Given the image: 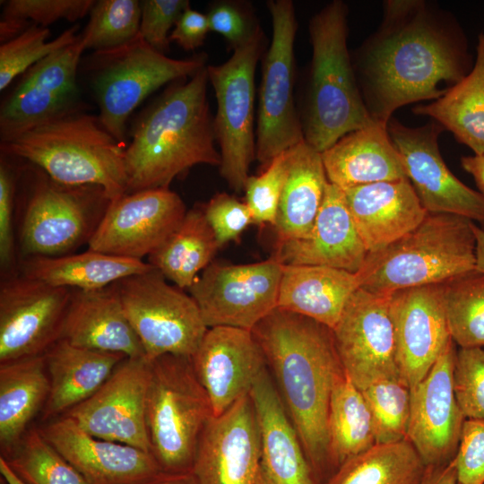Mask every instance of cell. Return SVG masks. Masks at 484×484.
I'll list each match as a JSON object with an SVG mask.
<instances>
[{
  "label": "cell",
  "mask_w": 484,
  "mask_h": 484,
  "mask_svg": "<svg viewBox=\"0 0 484 484\" xmlns=\"http://www.w3.org/2000/svg\"><path fill=\"white\" fill-rule=\"evenodd\" d=\"M101 125L125 143L126 123L135 108L168 83L191 78L206 66V55L175 59L151 48L139 33L115 48L94 51L88 60Z\"/></svg>",
  "instance_id": "obj_9"
},
{
  "label": "cell",
  "mask_w": 484,
  "mask_h": 484,
  "mask_svg": "<svg viewBox=\"0 0 484 484\" xmlns=\"http://www.w3.org/2000/svg\"><path fill=\"white\" fill-rule=\"evenodd\" d=\"M282 266L273 255L246 264L212 261L188 290L208 328L252 331L277 308Z\"/></svg>",
  "instance_id": "obj_13"
},
{
  "label": "cell",
  "mask_w": 484,
  "mask_h": 484,
  "mask_svg": "<svg viewBox=\"0 0 484 484\" xmlns=\"http://www.w3.org/2000/svg\"><path fill=\"white\" fill-rule=\"evenodd\" d=\"M454 387L464 418L484 421V349L457 350Z\"/></svg>",
  "instance_id": "obj_46"
},
{
  "label": "cell",
  "mask_w": 484,
  "mask_h": 484,
  "mask_svg": "<svg viewBox=\"0 0 484 484\" xmlns=\"http://www.w3.org/2000/svg\"><path fill=\"white\" fill-rule=\"evenodd\" d=\"M49 389L44 354L0 363V456L16 447L42 412Z\"/></svg>",
  "instance_id": "obj_33"
},
{
  "label": "cell",
  "mask_w": 484,
  "mask_h": 484,
  "mask_svg": "<svg viewBox=\"0 0 484 484\" xmlns=\"http://www.w3.org/2000/svg\"><path fill=\"white\" fill-rule=\"evenodd\" d=\"M138 484H198L192 471L183 473L160 472Z\"/></svg>",
  "instance_id": "obj_55"
},
{
  "label": "cell",
  "mask_w": 484,
  "mask_h": 484,
  "mask_svg": "<svg viewBox=\"0 0 484 484\" xmlns=\"http://www.w3.org/2000/svg\"><path fill=\"white\" fill-rule=\"evenodd\" d=\"M365 107L387 125L400 108L435 100L474 65L457 18L426 0H386L376 30L351 54Z\"/></svg>",
  "instance_id": "obj_1"
},
{
  "label": "cell",
  "mask_w": 484,
  "mask_h": 484,
  "mask_svg": "<svg viewBox=\"0 0 484 484\" xmlns=\"http://www.w3.org/2000/svg\"><path fill=\"white\" fill-rule=\"evenodd\" d=\"M186 212L182 198L169 188L125 194L110 202L88 248L143 260L177 229Z\"/></svg>",
  "instance_id": "obj_17"
},
{
  "label": "cell",
  "mask_w": 484,
  "mask_h": 484,
  "mask_svg": "<svg viewBox=\"0 0 484 484\" xmlns=\"http://www.w3.org/2000/svg\"><path fill=\"white\" fill-rule=\"evenodd\" d=\"M191 360L215 417L248 395L266 367L252 331L230 326L208 328Z\"/></svg>",
  "instance_id": "obj_23"
},
{
  "label": "cell",
  "mask_w": 484,
  "mask_h": 484,
  "mask_svg": "<svg viewBox=\"0 0 484 484\" xmlns=\"http://www.w3.org/2000/svg\"><path fill=\"white\" fill-rule=\"evenodd\" d=\"M329 183L341 189L408 178L387 125L352 131L321 152Z\"/></svg>",
  "instance_id": "obj_29"
},
{
  "label": "cell",
  "mask_w": 484,
  "mask_h": 484,
  "mask_svg": "<svg viewBox=\"0 0 484 484\" xmlns=\"http://www.w3.org/2000/svg\"><path fill=\"white\" fill-rule=\"evenodd\" d=\"M219 249L202 206H195L147 262L174 285L188 290Z\"/></svg>",
  "instance_id": "obj_36"
},
{
  "label": "cell",
  "mask_w": 484,
  "mask_h": 484,
  "mask_svg": "<svg viewBox=\"0 0 484 484\" xmlns=\"http://www.w3.org/2000/svg\"><path fill=\"white\" fill-rule=\"evenodd\" d=\"M210 27L206 14L191 7L179 17L169 35V41L177 43L186 51L203 45Z\"/></svg>",
  "instance_id": "obj_52"
},
{
  "label": "cell",
  "mask_w": 484,
  "mask_h": 484,
  "mask_svg": "<svg viewBox=\"0 0 484 484\" xmlns=\"http://www.w3.org/2000/svg\"><path fill=\"white\" fill-rule=\"evenodd\" d=\"M125 145L98 117L74 110L1 143L2 154L40 169L68 186H99L110 201L126 194Z\"/></svg>",
  "instance_id": "obj_5"
},
{
  "label": "cell",
  "mask_w": 484,
  "mask_h": 484,
  "mask_svg": "<svg viewBox=\"0 0 484 484\" xmlns=\"http://www.w3.org/2000/svg\"><path fill=\"white\" fill-rule=\"evenodd\" d=\"M476 238V270L484 273V229L474 223Z\"/></svg>",
  "instance_id": "obj_56"
},
{
  "label": "cell",
  "mask_w": 484,
  "mask_h": 484,
  "mask_svg": "<svg viewBox=\"0 0 484 484\" xmlns=\"http://www.w3.org/2000/svg\"><path fill=\"white\" fill-rule=\"evenodd\" d=\"M0 474L7 484H26L10 468L6 461L0 456Z\"/></svg>",
  "instance_id": "obj_57"
},
{
  "label": "cell",
  "mask_w": 484,
  "mask_h": 484,
  "mask_svg": "<svg viewBox=\"0 0 484 484\" xmlns=\"http://www.w3.org/2000/svg\"><path fill=\"white\" fill-rule=\"evenodd\" d=\"M389 308L400 376L411 389L427 376L452 339L443 284L394 291L389 294Z\"/></svg>",
  "instance_id": "obj_22"
},
{
  "label": "cell",
  "mask_w": 484,
  "mask_h": 484,
  "mask_svg": "<svg viewBox=\"0 0 484 484\" xmlns=\"http://www.w3.org/2000/svg\"><path fill=\"white\" fill-rule=\"evenodd\" d=\"M462 169L475 180L479 192L484 196V154L463 156L461 158Z\"/></svg>",
  "instance_id": "obj_54"
},
{
  "label": "cell",
  "mask_w": 484,
  "mask_h": 484,
  "mask_svg": "<svg viewBox=\"0 0 484 484\" xmlns=\"http://www.w3.org/2000/svg\"><path fill=\"white\" fill-rule=\"evenodd\" d=\"M450 336L460 348L484 347V273L477 270L443 283Z\"/></svg>",
  "instance_id": "obj_39"
},
{
  "label": "cell",
  "mask_w": 484,
  "mask_h": 484,
  "mask_svg": "<svg viewBox=\"0 0 484 484\" xmlns=\"http://www.w3.org/2000/svg\"><path fill=\"white\" fill-rule=\"evenodd\" d=\"M149 377L145 357L125 358L93 395L63 416L93 436L150 453L145 426Z\"/></svg>",
  "instance_id": "obj_19"
},
{
  "label": "cell",
  "mask_w": 484,
  "mask_h": 484,
  "mask_svg": "<svg viewBox=\"0 0 484 484\" xmlns=\"http://www.w3.org/2000/svg\"><path fill=\"white\" fill-rule=\"evenodd\" d=\"M249 396L260 434L263 484H318L267 367Z\"/></svg>",
  "instance_id": "obj_26"
},
{
  "label": "cell",
  "mask_w": 484,
  "mask_h": 484,
  "mask_svg": "<svg viewBox=\"0 0 484 484\" xmlns=\"http://www.w3.org/2000/svg\"><path fill=\"white\" fill-rule=\"evenodd\" d=\"M342 191L368 254L380 251L402 238L428 214L408 178Z\"/></svg>",
  "instance_id": "obj_27"
},
{
  "label": "cell",
  "mask_w": 484,
  "mask_h": 484,
  "mask_svg": "<svg viewBox=\"0 0 484 484\" xmlns=\"http://www.w3.org/2000/svg\"><path fill=\"white\" fill-rule=\"evenodd\" d=\"M143 260L115 256L89 249L60 256H29L18 263V272L53 287L98 290L132 274L149 271Z\"/></svg>",
  "instance_id": "obj_34"
},
{
  "label": "cell",
  "mask_w": 484,
  "mask_h": 484,
  "mask_svg": "<svg viewBox=\"0 0 484 484\" xmlns=\"http://www.w3.org/2000/svg\"><path fill=\"white\" fill-rule=\"evenodd\" d=\"M372 417L376 445L407 438L411 389L400 377L372 382L360 390Z\"/></svg>",
  "instance_id": "obj_41"
},
{
  "label": "cell",
  "mask_w": 484,
  "mask_h": 484,
  "mask_svg": "<svg viewBox=\"0 0 484 484\" xmlns=\"http://www.w3.org/2000/svg\"><path fill=\"white\" fill-rule=\"evenodd\" d=\"M358 289L357 272L320 265H283L277 307L333 329Z\"/></svg>",
  "instance_id": "obj_31"
},
{
  "label": "cell",
  "mask_w": 484,
  "mask_h": 484,
  "mask_svg": "<svg viewBox=\"0 0 484 484\" xmlns=\"http://www.w3.org/2000/svg\"><path fill=\"white\" fill-rule=\"evenodd\" d=\"M0 484H7V482L5 481V480L2 476L0 478Z\"/></svg>",
  "instance_id": "obj_58"
},
{
  "label": "cell",
  "mask_w": 484,
  "mask_h": 484,
  "mask_svg": "<svg viewBox=\"0 0 484 484\" xmlns=\"http://www.w3.org/2000/svg\"><path fill=\"white\" fill-rule=\"evenodd\" d=\"M290 149L277 155L258 176L246 179L245 203L248 206L254 224L273 226L284 186Z\"/></svg>",
  "instance_id": "obj_45"
},
{
  "label": "cell",
  "mask_w": 484,
  "mask_h": 484,
  "mask_svg": "<svg viewBox=\"0 0 484 484\" xmlns=\"http://www.w3.org/2000/svg\"><path fill=\"white\" fill-rule=\"evenodd\" d=\"M208 84L206 65L170 83L135 119L125 150L126 194L169 188L196 165L220 167Z\"/></svg>",
  "instance_id": "obj_3"
},
{
  "label": "cell",
  "mask_w": 484,
  "mask_h": 484,
  "mask_svg": "<svg viewBox=\"0 0 484 484\" xmlns=\"http://www.w3.org/2000/svg\"><path fill=\"white\" fill-rule=\"evenodd\" d=\"M252 333L276 379L281 398L318 482L333 467L328 413L342 372L333 331L307 316L275 308Z\"/></svg>",
  "instance_id": "obj_2"
},
{
  "label": "cell",
  "mask_w": 484,
  "mask_h": 484,
  "mask_svg": "<svg viewBox=\"0 0 484 484\" xmlns=\"http://www.w3.org/2000/svg\"><path fill=\"white\" fill-rule=\"evenodd\" d=\"M329 184L321 153L305 141L290 149L273 229L276 243L309 236Z\"/></svg>",
  "instance_id": "obj_32"
},
{
  "label": "cell",
  "mask_w": 484,
  "mask_h": 484,
  "mask_svg": "<svg viewBox=\"0 0 484 484\" xmlns=\"http://www.w3.org/2000/svg\"><path fill=\"white\" fill-rule=\"evenodd\" d=\"M266 42L264 30L217 65H207L217 103L213 130L220 146V174L236 192L244 190L255 159V75Z\"/></svg>",
  "instance_id": "obj_11"
},
{
  "label": "cell",
  "mask_w": 484,
  "mask_h": 484,
  "mask_svg": "<svg viewBox=\"0 0 484 484\" xmlns=\"http://www.w3.org/2000/svg\"><path fill=\"white\" fill-rule=\"evenodd\" d=\"M427 466L406 438L375 445L344 462L325 484H420Z\"/></svg>",
  "instance_id": "obj_38"
},
{
  "label": "cell",
  "mask_w": 484,
  "mask_h": 484,
  "mask_svg": "<svg viewBox=\"0 0 484 484\" xmlns=\"http://www.w3.org/2000/svg\"><path fill=\"white\" fill-rule=\"evenodd\" d=\"M345 374L359 389L400 377L389 295L358 289L332 329Z\"/></svg>",
  "instance_id": "obj_16"
},
{
  "label": "cell",
  "mask_w": 484,
  "mask_h": 484,
  "mask_svg": "<svg viewBox=\"0 0 484 484\" xmlns=\"http://www.w3.org/2000/svg\"><path fill=\"white\" fill-rule=\"evenodd\" d=\"M282 265H320L358 272L368 255L342 189L328 184L314 227L306 238L276 243Z\"/></svg>",
  "instance_id": "obj_25"
},
{
  "label": "cell",
  "mask_w": 484,
  "mask_h": 484,
  "mask_svg": "<svg viewBox=\"0 0 484 484\" xmlns=\"http://www.w3.org/2000/svg\"><path fill=\"white\" fill-rule=\"evenodd\" d=\"M192 472L198 484H263L260 434L249 394L209 419Z\"/></svg>",
  "instance_id": "obj_21"
},
{
  "label": "cell",
  "mask_w": 484,
  "mask_h": 484,
  "mask_svg": "<svg viewBox=\"0 0 484 484\" xmlns=\"http://www.w3.org/2000/svg\"><path fill=\"white\" fill-rule=\"evenodd\" d=\"M189 7L188 0L141 1V36L155 50L166 54L170 43V30Z\"/></svg>",
  "instance_id": "obj_50"
},
{
  "label": "cell",
  "mask_w": 484,
  "mask_h": 484,
  "mask_svg": "<svg viewBox=\"0 0 484 484\" xmlns=\"http://www.w3.org/2000/svg\"><path fill=\"white\" fill-rule=\"evenodd\" d=\"M93 0H9L0 19V40L4 43L31 25L48 28L59 20L75 22L88 15Z\"/></svg>",
  "instance_id": "obj_44"
},
{
  "label": "cell",
  "mask_w": 484,
  "mask_h": 484,
  "mask_svg": "<svg viewBox=\"0 0 484 484\" xmlns=\"http://www.w3.org/2000/svg\"><path fill=\"white\" fill-rule=\"evenodd\" d=\"M420 484H461L454 459L445 464L427 467Z\"/></svg>",
  "instance_id": "obj_53"
},
{
  "label": "cell",
  "mask_w": 484,
  "mask_h": 484,
  "mask_svg": "<svg viewBox=\"0 0 484 484\" xmlns=\"http://www.w3.org/2000/svg\"><path fill=\"white\" fill-rule=\"evenodd\" d=\"M58 340L126 358L145 357L112 284L98 290H71Z\"/></svg>",
  "instance_id": "obj_28"
},
{
  "label": "cell",
  "mask_w": 484,
  "mask_h": 484,
  "mask_svg": "<svg viewBox=\"0 0 484 484\" xmlns=\"http://www.w3.org/2000/svg\"><path fill=\"white\" fill-rule=\"evenodd\" d=\"M84 51L79 33L75 42L48 56L23 73L1 104V143L77 110L76 78Z\"/></svg>",
  "instance_id": "obj_15"
},
{
  "label": "cell",
  "mask_w": 484,
  "mask_h": 484,
  "mask_svg": "<svg viewBox=\"0 0 484 484\" xmlns=\"http://www.w3.org/2000/svg\"><path fill=\"white\" fill-rule=\"evenodd\" d=\"M387 130L424 209L462 216L484 227V196L457 178L442 158L438 138L443 126L434 120L408 126L392 117Z\"/></svg>",
  "instance_id": "obj_14"
},
{
  "label": "cell",
  "mask_w": 484,
  "mask_h": 484,
  "mask_svg": "<svg viewBox=\"0 0 484 484\" xmlns=\"http://www.w3.org/2000/svg\"><path fill=\"white\" fill-rule=\"evenodd\" d=\"M454 462L461 484H484V421L464 420Z\"/></svg>",
  "instance_id": "obj_51"
},
{
  "label": "cell",
  "mask_w": 484,
  "mask_h": 484,
  "mask_svg": "<svg viewBox=\"0 0 484 484\" xmlns=\"http://www.w3.org/2000/svg\"><path fill=\"white\" fill-rule=\"evenodd\" d=\"M347 4L333 0L308 24L312 57L298 108L305 142L323 152L375 121L362 99L349 52Z\"/></svg>",
  "instance_id": "obj_4"
},
{
  "label": "cell",
  "mask_w": 484,
  "mask_h": 484,
  "mask_svg": "<svg viewBox=\"0 0 484 484\" xmlns=\"http://www.w3.org/2000/svg\"><path fill=\"white\" fill-rule=\"evenodd\" d=\"M210 30L222 36L235 50L263 30L248 2L220 0L210 4L206 13Z\"/></svg>",
  "instance_id": "obj_47"
},
{
  "label": "cell",
  "mask_w": 484,
  "mask_h": 484,
  "mask_svg": "<svg viewBox=\"0 0 484 484\" xmlns=\"http://www.w3.org/2000/svg\"><path fill=\"white\" fill-rule=\"evenodd\" d=\"M202 208L220 248L238 241L248 226L254 224L246 203L224 192L214 194Z\"/></svg>",
  "instance_id": "obj_48"
},
{
  "label": "cell",
  "mask_w": 484,
  "mask_h": 484,
  "mask_svg": "<svg viewBox=\"0 0 484 484\" xmlns=\"http://www.w3.org/2000/svg\"><path fill=\"white\" fill-rule=\"evenodd\" d=\"M167 281L152 267L112 284L148 361L168 354L192 358L208 330L190 294Z\"/></svg>",
  "instance_id": "obj_10"
},
{
  "label": "cell",
  "mask_w": 484,
  "mask_h": 484,
  "mask_svg": "<svg viewBox=\"0 0 484 484\" xmlns=\"http://www.w3.org/2000/svg\"><path fill=\"white\" fill-rule=\"evenodd\" d=\"M212 416L191 358L168 354L150 361L145 426L150 453L162 472L192 471L200 436Z\"/></svg>",
  "instance_id": "obj_7"
},
{
  "label": "cell",
  "mask_w": 484,
  "mask_h": 484,
  "mask_svg": "<svg viewBox=\"0 0 484 484\" xmlns=\"http://www.w3.org/2000/svg\"><path fill=\"white\" fill-rule=\"evenodd\" d=\"M23 187L19 247L22 258L60 256L89 244L110 203L99 186L58 183L28 163Z\"/></svg>",
  "instance_id": "obj_8"
},
{
  "label": "cell",
  "mask_w": 484,
  "mask_h": 484,
  "mask_svg": "<svg viewBox=\"0 0 484 484\" xmlns=\"http://www.w3.org/2000/svg\"><path fill=\"white\" fill-rule=\"evenodd\" d=\"M50 389L40 413L46 423L93 395L126 357L57 340L44 353Z\"/></svg>",
  "instance_id": "obj_30"
},
{
  "label": "cell",
  "mask_w": 484,
  "mask_h": 484,
  "mask_svg": "<svg viewBox=\"0 0 484 484\" xmlns=\"http://www.w3.org/2000/svg\"><path fill=\"white\" fill-rule=\"evenodd\" d=\"M141 2L95 1L81 33L85 50L102 51L122 46L140 33Z\"/></svg>",
  "instance_id": "obj_42"
},
{
  "label": "cell",
  "mask_w": 484,
  "mask_h": 484,
  "mask_svg": "<svg viewBox=\"0 0 484 484\" xmlns=\"http://www.w3.org/2000/svg\"><path fill=\"white\" fill-rule=\"evenodd\" d=\"M3 458L26 484H87L34 425L16 447Z\"/></svg>",
  "instance_id": "obj_40"
},
{
  "label": "cell",
  "mask_w": 484,
  "mask_h": 484,
  "mask_svg": "<svg viewBox=\"0 0 484 484\" xmlns=\"http://www.w3.org/2000/svg\"><path fill=\"white\" fill-rule=\"evenodd\" d=\"M412 112L438 123L473 154H484V32L478 35L471 72L443 96L416 105Z\"/></svg>",
  "instance_id": "obj_35"
},
{
  "label": "cell",
  "mask_w": 484,
  "mask_h": 484,
  "mask_svg": "<svg viewBox=\"0 0 484 484\" xmlns=\"http://www.w3.org/2000/svg\"><path fill=\"white\" fill-rule=\"evenodd\" d=\"M456 352L451 339L427 376L411 388L407 439L427 467L454 458L466 419L454 393Z\"/></svg>",
  "instance_id": "obj_20"
},
{
  "label": "cell",
  "mask_w": 484,
  "mask_h": 484,
  "mask_svg": "<svg viewBox=\"0 0 484 484\" xmlns=\"http://www.w3.org/2000/svg\"><path fill=\"white\" fill-rule=\"evenodd\" d=\"M39 429L87 484H138L161 472L150 453L93 436L67 416Z\"/></svg>",
  "instance_id": "obj_24"
},
{
  "label": "cell",
  "mask_w": 484,
  "mask_h": 484,
  "mask_svg": "<svg viewBox=\"0 0 484 484\" xmlns=\"http://www.w3.org/2000/svg\"><path fill=\"white\" fill-rule=\"evenodd\" d=\"M71 289L17 272L0 284V363L43 355L59 338Z\"/></svg>",
  "instance_id": "obj_18"
},
{
  "label": "cell",
  "mask_w": 484,
  "mask_h": 484,
  "mask_svg": "<svg viewBox=\"0 0 484 484\" xmlns=\"http://www.w3.org/2000/svg\"><path fill=\"white\" fill-rule=\"evenodd\" d=\"M18 173L4 156L0 162V266L2 277L17 273L14 207Z\"/></svg>",
  "instance_id": "obj_49"
},
{
  "label": "cell",
  "mask_w": 484,
  "mask_h": 484,
  "mask_svg": "<svg viewBox=\"0 0 484 484\" xmlns=\"http://www.w3.org/2000/svg\"><path fill=\"white\" fill-rule=\"evenodd\" d=\"M474 222L447 213H428L414 229L368 254L357 272L359 288L378 295L443 284L476 270Z\"/></svg>",
  "instance_id": "obj_6"
},
{
  "label": "cell",
  "mask_w": 484,
  "mask_h": 484,
  "mask_svg": "<svg viewBox=\"0 0 484 484\" xmlns=\"http://www.w3.org/2000/svg\"><path fill=\"white\" fill-rule=\"evenodd\" d=\"M327 429L330 461L336 470L376 445L367 403L343 370L332 390Z\"/></svg>",
  "instance_id": "obj_37"
},
{
  "label": "cell",
  "mask_w": 484,
  "mask_h": 484,
  "mask_svg": "<svg viewBox=\"0 0 484 484\" xmlns=\"http://www.w3.org/2000/svg\"><path fill=\"white\" fill-rule=\"evenodd\" d=\"M79 25L75 24L53 40L48 28L31 25L0 46V91L5 90L20 74L56 50L76 41Z\"/></svg>",
  "instance_id": "obj_43"
},
{
  "label": "cell",
  "mask_w": 484,
  "mask_h": 484,
  "mask_svg": "<svg viewBox=\"0 0 484 484\" xmlns=\"http://www.w3.org/2000/svg\"><path fill=\"white\" fill-rule=\"evenodd\" d=\"M266 6L272 34L263 58L255 131V159L264 168L277 155L305 141L294 97L298 30L294 4L269 0Z\"/></svg>",
  "instance_id": "obj_12"
}]
</instances>
